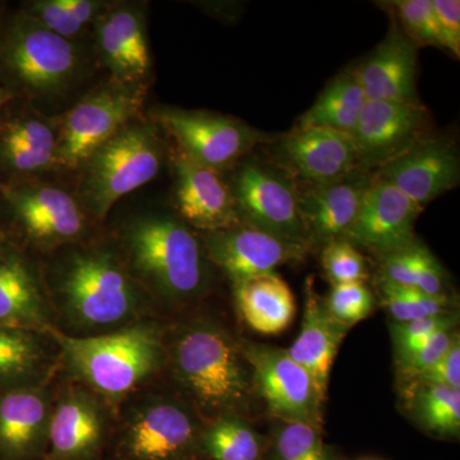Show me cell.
<instances>
[{
	"label": "cell",
	"mask_w": 460,
	"mask_h": 460,
	"mask_svg": "<svg viewBox=\"0 0 460 460\" xmlns=\"http://www.w3.org/2000/svg\"><path fill=\"white\" fill-rule=\"evenodd\" d=\"M51 296L78 332L119 329L136 323L145 290L123 257L102 246H74L51 269Z\"/></svg>",
	"instance_id": "cell-1"
},
{
	"label": "cell",
	"mask_w": 460,
	"mask_h": 460,
	"mask_svg": "<svg viewBox=\"0 0 460 460\" xmlns=\"http://www.w3.org/2000/svg\"><path fill=\"white\" fill-rule=\"evenodd\" d=\"M175 381L210 420L238 416L250 405L252 376L239 344L211 321L183 326L166 350Z\"/></svg>",
	"instance_id": "cell-2"
},
{
	"label": "cell",
	"mask_w": 460,
	"mask_h": 460,
	"mask_svg": "<svg viewBox=\"0 0 460 460\" xmlns=\"http://www.w3.org/2000/svg\"><path fill=\"white\" fill-rule=\"evenodd\" d=\"M51 334L66 370L104 401L115 402L131 394L166 359L162 329L145 321L100 335L71 337L57 329Z\"/></svg>",
	"instance_id": "cell-3"
},
{
	"label": "cell",
	"mask_w": 460,
	"mask_h": 460,
	"mask_svg": "<svg viewBox=\"0 0 460 460\" xmlns=\"http://www.w3.org/2000/svg\"><path fill=\"white\" fill-rule=\"evenodd\" d=\"M124 262L142 289L172 304L190 301L208 279L204 244L169 215L136 217L123 230Z\"/></svg>",
	"instance_id": "cell-4"
},
{
	"label": "cell",
	"mask_w": 460,
	"mask_h": 460,
	"mask_svg": "<svg viewBox=\"0 0 460 460\" xmlns=\"http://www.w3.org/2000/svg\"><path fill=\"white\" fill-rule=\"evenodd\" d=\"M80 68L75 42L48 31L23 12L0 31V80L13 98L17 93L31 99L62 95Z\"/></svg>",
	"instance_id": "cell-5"
},
{
	"label": "cell",
	"mask_w": 460,
	"mask_h": 460,
	"mask_svg": "<svg viewBox=\"0 0 460 460\" xmlns=\"http://www.w3.org/2000/svg\"><path fill=\"white\" fill-rule=\"evenodd\" d=\"M162 142L153 124L132 120L96 148L81 165L78 202L104 219L115 202L159 174Z\"/></svg>",
	"instance_id": "cell-6"
},
{
	"label": "cell",
	"mask_w": 460,
	"mask_h": 460,
	"mask_svg": "<svg viewBox=\"0 0 460 460\" xmlns=\"http://www.w3.org/2000/svg\"><path fill=\"white\" fill-rule=\"evenodd\" d=\"M204 426L183 404L150 396L133 405L120 423L114 460H199Z\"/></svg>",
	"instance_id": "cell-7"
},
{
	"label": "cell",
	"mask_w": 460,
	"mask_h": 460,
	"mask_svg": "<svg viewBox=\"0 0 460 460\" xmlns=\"http://www.w3.org/2000/svg\"><path fill=\"white\" fill-rule=\"evenodd\" d=\"M239 223L280 239L305 255L310 250L296 202V181L277 165L239 166L229 184Z\"/></svg>",
	"instance_id": "cell-8"
},
{
	"label": "cell",
	"mask_w": 460,
	"mask_h": 460,
	"mask_svg": "<svg viewBox=\"0 0 460 460\" xmlns=\"http://www.w3.org/2000/svg\"><path fill=\"white\" fill-rule=\"evenodd\" d=\"M145 96V84L114 80L87 93L60 124L56 166L80 169L96 148L136 119Z\"/></svg>",
	"instance_id": "cell-9"
},
{
	"label": "cell",
	"mask_w": 460,
	"mask_h": 460,
	"mask_svg": "<svg viewBox=\"0 0 460 460\" xmlns=\"http://www.w3.org/2000/svg\"><path fill=\"white\" fill-rule=\"evenodd\" d=\"M0 201L14 228L33 246H71L86 230V215L65 189L32 180L0 183Z\"/></svg>",
	"instance_id": "cell-10"
},
{
	"label": "cell",
	"mask_w": 460,
	"mask_h": 460,
	"mask_svg": "<svg viewBox=\"0 0 460 460\" xmlns=\"http://www.w3.org/2000/svg\"><path fill=\"white\" fill-rule=\"evenodd\" d=\"M239 348L250 367L255 393L278 420L310 423L323 429L325 398L311 375L287 349L253 341H244Z\"/></svg>",
	"instance_id": "cell-11"
},
{
	"label": "cell",
	"mask_w": 460,
	"mask_h": 460,
	"mask_svg": "<svg viewBox=\"0 0 460 460\" xmlns=\"http://www.w3.org/2000/svg\"><path fill=\"white\" fill-rule=\"evenodd\" d=\"M155 120L174 138L180 153L217 172L237 165L253 147L269 141L241 120L208 111L164 108L156 111Z\"/></svg>",
	"instance_id": "cell-12"
},
{
	"label": "cell",
	"mask_w": 460,
	"mask_h": 460,
	"mask_svg": "<svg viewBox=\"0 0 460 460\" xmlns=\"http://www.w3.org/2000/svg\"><path fill=\"white\" fill-rule=\"evenodd\" d=\"M432 120L422 104L367 100L352 138L359 168L376 172L431 136Z\"/></svg>",
	"instance_id": "cell-13"
},
{
	"label": "cell",
	"mask_w": 460,
	"mask_h": 460,
	"mask_svg": "<svg viewBox=\"0 0 460 460\" xmlns=\"http://www.w3.org/2000/svg\"><path fill=\"white\" fill-rule=\"evenodd\" d=\"M422 211L423 208L401 190L375 175L343 238L359 251L384 259L416 243L414 226Z\"/></svg>",
	"instance_id": "cell-14"
},
{
	"label": "cell",
	"mask_w": 460,
	"mask_h": 460,
	"mask_svg": "<svg viewBox=\"0 0 460 460\" xmlns=\"http://www.w3.org/2000/svg\"><path fill=\"white\" fill-rule=\"evenodd\" d=\"M109 432L104 399L71 386L54 399L44 460H100Z\"/></svg>",
	"instance_id": "cell-15"
},
{
	"label": "cell",
	"mask_w": 460,
	"mask_h": 460,
	"mask_svg": "<svg viewBox=\"0 0 460 460\" xmlns=\"http://www.w3.org/2000/svg\"><path fill=\"white\" fill-rule=\"evenodd\" d=\"M274 165L296 184H319L338 180L358 166L350 136L325 128H298L272 146Z\"/></svg>",
	"instance_id": "cell-16"
},
{
	"label": "cell",
	"mask_w": 460,
	"mask_h": 460,
	"mask_svg": "<svg viewBox=\"0 0 460 460\" xmlns=\"http://www.w3.org/2000/svg\"><path fill=\"white\" fill-rule=\"evenodd\" d=\"M374 177L375 172L357 166L343 177L325 183H296V202L310 248L343 238Z\"/></svg>",
	"instance_id": "cell-17"
},
{
	"label": "cell",
	"mask_w": 460,
	"mask_h": 460,
	"mask_svg": "<svg viewBox=\"0 0 460 460\" xmlns=\"http://www.w3.org/2000/svg\"><path fill=\"white\" fill-rule=\"evenodd\" d=\"M420 208L458 187V148L447 137L420 141L407 153L375 172Z\"/></svg>",
	"instance_id": "cell-18"
},
{
	"label": "cell",
	"mask_w": 460,
	"mask_h": 460,
	"mask_svg": "<svg viewBox=\"0 0 460 460\" xmlns=\"http://www.w3.org/2000/svg\"><path fill=\"white\" fill-rule=\"evenodd\" d=\"M206 256L234 284L275 272L284 263L304 257L280 239L246 224L205 233Z\"/></svg>",
	"instance_id": "cell-19"
},
{
	"label": "cell",
	"mask_w": 460,
	"mask_h": 460,
	"mask_svg": "<svg viewBox=\"0 0 460 460\" xmlns=\"http://www.w3.org/2000/svg\"><path fill=\"white\" fill-rule=\"evenodd\" d=\"M53 402L45 384L0 392V460L44 458Z\"/></svg>",
	"instance_id": "cell-20"
},
{
	"label": "cell",
	"mask_w": 460,
	"mask_h": 460,
	"mask_svg": "<svg viewBox=\"0 0 460 460\" xmlns=\"http://www.w3.org/2000/svg\"><path fill=\"white\" fill-rule=\"evenodd\" d=\"M95 26L99 57L111 80L144 84L151 69L144 12L131 4L111 5Z\"/></svg>",
	"instance_id": "cell-21"
},
{
	"label": "cell",
	"mask_w": 460,
	"mask_h": 460,
	"mask_svg": "<svg viewBox=\"0 0 460 460\" xmlns=\"http://www.w3.org/2000/svg\"><path fill=\"white\" fill-rule=\"evenodd\" d=\"M174 174L175 204L183 220L205 233L239 224L232 190L220 172L192 162L178 151Z\"/></svg>",
	"instance_id": "cell-22"
},
{
	"label": "cell",
	"mask_w": 460,
	"mask_h": 460,
	"mask_svg": "<svg viewBox=\"0 0 460 460\" xmlns=\"http://www.w3.org/2000/svg\"><path fill=\"white\" fill-rule=\"evenodd\" d=\"M417 65L419 47L398 25H393L386 38L354 72L367 100L420 104Z\"/></svg>",
	"instance_id": "cell-23"
},
{
	"label": "cell",
	"mask_w": 460,
	"mask_h": 460,
	"mask_svg": "<svg viewBox=\"0 0 460 460\" xmlns=\"http://www.w3.org/2000/svg\"><path fill=\"white\" fill-rule=\"evenodd\" d=\"M59 129L35 114L0 122V183L25 181L56 166Z\"/></svg>",
	"instance_id": "cell-24"
},
{
	"label": "cell",
	"mask_w": 460,
	"mask_h": 460,
	"mask_svg": "<svg viewBox=\"0 0 460 460\" xmlns=\"http://www.w3.org/2000/svg\"><path fill=\"white\" fill-rule=\"evenodd\" d=\"M0 323L12 328L50 332L47 295L31 263L0 239Z\"/></svg>",
	"instance_id": "cell-25"
},
{
	"label": "cell",
	"mask_w": 460,
	"mask_h": 460,
	"mask_svg": "<svg viewBox=\"0 0 460 460\" xmlns=\"http://www.w3.org/2000/svg\"><path fill=\"white\" fill-rule=\"evenodd\" d=\"M348 330L330 316L323 298L314 290V281L308 279L301 332L287 350L311 375L323 398L328 392L332 363Z\"/></svg>",
	"instance_id": "cell-26"
},
{
	"label": "cell",
	"mask_w": 460,
	"mask_h": 460,
	"mask_svg": "<svg viewBox=\"0 0 460 460\" xmlns=\"http://www.w3.org/2000/svg\"><path fill=\"white\" fill-rule=\"evenodd\" d=\"M233 292L239 314L260 334H280L295 319V295L277 272L234 284Z\"/></svg>",
	"instance_id": "cell-27"
},
{
	"label": "cell",
	"mask_w": 460,
	"mask_h": 460,
	"mask_svg": "<svg viewBox=\"0 0 460 460\" xmlns=\"http://www.w3.org/2000/svg\"><path fill=\"white\" fill-rule=\"evenodd\" d=\"M49 335L0 323V392L44 385L54 366Z\"/></svg>",
	"instance_id": "cell-28"
},
{
	"label": "cell",
	"mask_w": 460,
	"mask_h": 460,
	"mask_svg": "<svg viewBox=\"0 0 460 460\" xmlns=\"http://www.w3.org/2000/svg\"><path fill=\"white\" fill-rule=\"evenodd\" d=\"M367 98L356 72L345 71L330 81L313 107L298 119V128H325L352 135Z\"/></svg>",
	"instance_id": "cell-29"
},
{
	"label": "cell",
	"mask_w": 460,
	"mask_h": 460,
	"mask_svg": "<svg viewBox=\"0 0 460 460\" xmlns=\"http://www.w3.org/2000/svg\"><path fill=\"white\" fill-rule=\"evenodd\" d=\"M199 449L208 460H268V443L239 416L208 420L202 428Z\"/></svg>",
	"instance_id": "cell-30"
},
{
	"label": "cell",
	"mask_w": 460,
	"mask_h": 460,
	"mask_svg": "<svg viewBox=\"0 0 460 460\" xmlns=\"http://www.w3.org/2000/svg\"><path fill=\"white\" fill-rule=\"evenodd\" d=\"M408 392L414 416L426 431L440 438H458L460 390L443 385H417Z\"/></svg>",
	"instance_id": "cell-31"
},
{
	"label": "cell",
	"mask_w": 460,
	"mask_h": 460,
	"mask_svg": "<svg viewBox=\"0 0 460 460\" xmlns=\"http://www.w3.org/2000/svg\"><path fill=\"white\" fill-rule=\"evenodd\" d=\"M321 431L310 423L279 420L268 444V460H339Z\"/></svg>",
	"instance_id": "cell-32"
},
{
	"label": "cell",
	"mask_w": 460,
	"mask_h": 460,
	"mask_svg": "<svg viewBox=\"0 0 460 460\" xmlns=\"http://www.w3.org/2000/svg\"><path fill=\"white\" fill-rule=\"evenodd\" d=\"M380 288L384 304L395 323H410L449 314L447 296L438 298L425 295L416 288L395 286L385 280H381Z\"/></svg>",
	"instance_id": "cell-33"
},
{
	"label": "cell",
	"mask_w": 460,
	"mask_h": 460,
	"mask_svg": "<svg viewBox=\"0 0 460 460\" xmlns=\"http://www.w3.org/2000/svg\"><path fill=\"white\" fill-rule=\"evenodd\" d=\"M390 8L399 29L417 47L443 48L432 0H395Z\"/></svg>",
	"instance_id": "cell-34"
},
{
	"label": "cell",
	"mask_w": 460,
	"mask_h": 460,
	"mask_svg": "<svg viewBox=\"0 0 460 460\" xmlns=\"http://www.w3.org/2000/svg\"><path fill=\"white\" fill-rule=\"evenodd\" d=\"M321 265L332 286L366 283L368 268L365 256L347 239L338 238L323 244Z\"/></svg>",
	"instance_id": "cell-35"
},
{
	"label": "cell",
	"mask_w": 460,
	"mask_h": 460,
	"mask_svg": "<svg viewBox=\"0 0 460 460\" xmlns=\"http://www.w3.org/2000/svg\"><path fill=\"white\" fill-rule=\"evenodd\" d=\"M323 304L332 319L350 329L370 316L375 301L366 283H350L332 286Z\"/></svg>",
	"instance_id": "cell-36"
},
{
	"label": "cell",
	"mask_w": 460,
	"mask_h": 460,
	"mask_svg": "<svg viewBox=\"0 0 460 460\" xmlns=\"http://www.w3.org/2000/svg\"><path fill=\"white\" fill-rule=\"evenodd\" d=\"M456 316L447 314L410 321V323H393L392 338L395 348L396 362L419 349L429 339L434 337L436 332L456 326Z\"/></svg>",
	"instance_id": "cell-37"
},
{
	"label": "cell",
	"mask_w": 460,
	"mask_h": 460,
	"mask_svg": "<svg viewBox=\"0 0 460 460\" xmlns=\"http://www.w3.org/2000/svg\"><path fill=\"white\" fill-rule=\"evenodd\" d=\"M459 337L456 326L436 332L434 337L429 339L422 347L414 350L410 356L396 362L399 376L402 377L405 386H410L423 374L431 368L445 353L452 347L453 341Z\"/></svg>",
	"instance_id": "cell-38"
},
{
	"label": "cell",
	"mask_w": 460,
	"mask_h": 460,
	"mask_svg": "<svg viewBox=\"0 0 460 460\" xmlns=\"http://www.w3.org/2000/svg\"><path fill=\"white\" fill-rule=\"evenodd\" d=\"M23 13L38 21L48 31L69 41L75 42L86 29L66 11L63 0H35L26 3Z\"/></svg>",
	"instance_id": "cell-39"
},
{
	"label": "cell",
	"mask_w": 460,
	"mask_h": 460,
	"mask_svg": "<svg viewBox=\"0 0 460 460\" xmlns=\"http://www.w3.org/2000/svg\"><path fill=\"white\" fill-rule=\"evenodd\" d=\"M417 385H443L460 390L459 337L453 341L452 347L431 368L423 372L414 383L408 386V390Z\"/></svg>",
	"instance_id": "cell-40"
},
{
	"label": "cell",
	"mask_w": 460,
	"mask_h": 460,
	"mask_svg": "<svg viewBox=\"0 0 460 460\" xmlns=\"http://www.w3.org/2000/svg\"><path fill=\"white\" fill-rule=\"evenodd\" d=\"M422 244L413 246L384 257L383 279L395 286L414 288L417 262H419L420 248Z\"/></svg>",
	"instance_id": "cell-41"
},
{
	"label": "cell",
	"mask_w": 460,
	"mask_h": 460,
	"mask_svg": "<svg viewBox=\"0 0 460 460\" xmlns=\"http://www.w3.org/2000/svg\"><path fill=\"white\" fill-rule=\"evenodd\" d=\"M443 49L460 57V2L459 0H432Z\"/></svg>",
	"instance_id": "cell-42"
},
{
	"label": "cell",
	"mask_w": 460,
	"mask_h": 460,
	"mask_svg": "<svg viewBox=\"0 0 460 460\" xmlns=\"http://www.w3.org/2000/svg\"><path fill=\"white\" fill-rule=\"evenodd\" d=\"M414 288L428 296L438 298L447 296L443 269L428 248L423 246L420 248Z\"/></svg>",
	"instance_id": "cell-43"
},
{
	"label": "cell",
	"mask_w": 460,
	"mask_h": 460,
	"mask_svg": "<svg viewBox=\"0 0 460 460\" xmlns=\"http://www.w3.org/2000/svg\"><path fill=\"white\" fill-rule=\"evenodd\" d=\"M63 5L77 22L86 27L98 22L111 7L108 3L99 0H63Z\"/></svg>",
	"instance_id": "cell-44"
},
{
	"label": "cell",
	"mask_w": 460,
	"mask_h": 460,
	"mask_svg": "<svg viewBox=\"0 0 460 460\" xmlns=\"http://www.w3.org/2000/svg\"><path fill=\"white\" fill-rule=\"evenodd\" d=\"M12 100H13V95H12L7 89L0 86V109L5 107V105H7L9 102H12Z\"/></svg>",
	"instance_id": "cell-45"
},
{
	"label": "cell",
	"mask_w": 460,
	"mask_h": 460,
	"mask_svg": "<svg viewBox=\"0 0 460 460\" xmlns=\"http://www.w3.org/2000/svg\"><path fill=\"white\" fill-rule=\"evenodd\" d=\"M0 122H2V114H0Z\"/></svg>",
	"instance_id": "cell-46"
},
{
	"label": "cell",
	"mask_w": 460,
	"mask_h": 460,
	"mask_svg": "<svg viewBox=\"0 0 460 460\" xmlns=\"http://www.w3.org/2000/svg\"><path fill=\"white\" fill-rule=\"evenodd\" d=\"M0 239H2V235H0Z\"/></svg>",
	"instance_id": "cell-47"
}]
</instances>
